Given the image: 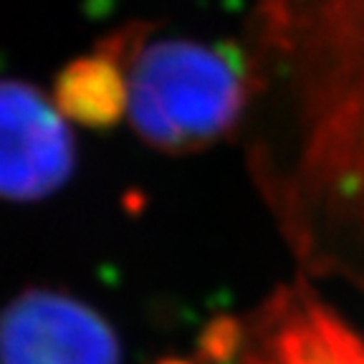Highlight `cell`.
<instances>
[{"mask_svg": "<svg viewBox=\"0 0 364 364\" xmlns=\"http://www.w3.org/2000/svg\"><path fill=\"white\" fill-rule=\"evenodd\" d=\"M248 170L304 273L364 289V0H253Z\"/></svg>", "mask_w": 364, "mask_h": 364, "instance_id": "1", "label": "cell"}, {"mask_svg": "<svg viewBox=\"0 0 364 364\" xmlns=\"http://www.w3.org/2000/svg\"><path fill=\"white\" fill-rule=\"evenodd\" d=\"M139 23L127 53V117L144 142L170 154L198 152L243 127L248 58L238 43L152 38Z\"/></svg>", "mask_w": 364, "mask_h": 364, "instance_id": "2", "label": "cell"}, {"mask_svg": "<svg viewBox=\"0 0 364 364\" xmlns=\"http://www.w3.org/2000/svg\"><path fill=\"white\" fill-rule=\"evenodd\" d=\"M203 364H364V336L306 281L279 286L245 316L215 318L200 339Z\"/></svg>", "mask_w": 364, "mask_h": 364, "instance_id": "3", "label": "cell"}, {"mask_svg": "<svg viewBox=\"0 0 364 364\" xmlns=\"http://www.w3.org/2000/svg\"><path fill=\"white\" fill-rule=\"evenodd\" d=\"M66 117L26 81H0V200L36 203L68 182L76 165Z\"/></svg>", "mask_w": 364, "mask_h": 364, "instance_id": "4", "label": "cell"}, {"mask_svg": "<svg viewBox=\"0 0 364 364\" xmlns=\"http://www.w3.org/2000/svg\"><path fill=\"white\" fill-rule=\"evenodd\" d=\"M119 336L89 304L28 289L0 311V364H119Z\"/></svg>", "mask_w": 364, "mask_h": 364, "instance_id": "5", "label": "cell"}, {"mask_svg": "<svg viewBox=\"0 0 364 364\" xmlns=\"http://www.w3.org/2000/svg\"><path fill=\"white\" fill-rule=\"evenodd\" d=\"M139 23L114 31L97 51L71 61L56 81L53 104L71 122L109 129L127 114V53Z\"/></svg>", "mask_w": 364, "mask_h": 364, "instance_id": "6", "label": "cell"}, {"mask_svg": "<svg viewBox=\"0 0 364 364\" xmlns=\"http://www.w3.org/2000/svg\"><path fill=\"white\" fill-rule=\"evenodd\" d=\"M159 364H195V362H185V359H162Z\"/></svg>", "mask_w": 364, "mask_h": 364, "instance_id": "7", "label": "cell"}]
</instances>
